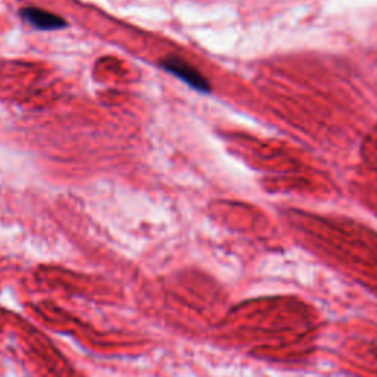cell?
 <instances>
[{
    "label": "cell",
    "mask_w": 377,
    "mask_h": 377,
    "mask_svg": "<svg viewBox=\"0 0 377 377\" xmlns=\"http://www.w3.org/2000/svg\"><path fill=\"white\" fill-rule=\"evenodd\" d=\"M21 16L28 24H32L38 29H45V32H51V29H59L66 27V21L61 16L34 6L24 8L21 11Z\"/></svg>",
    "instance_id": "obj_2"
},
{
    "label": "cell",
    "mask_w": 377,
    "mask_h": 377,
    "mask_svg": "<svg viewBox=\"0 0 377 377\" xmlns=\"http://www.w3.org/2000/svg\"><path fill=\"white\" fill-rule=\"evenodd\" d=\"M161 66L167 69L168 73H171L180 78V80H183L187 86H191L193 90L201 93L211 92V86L208 83L206 78L191 64L183 61V59L177 56H168L165 61L161 62Z\"/></svg>",
    "instance_id": "obj_1"
}]
</instances>
